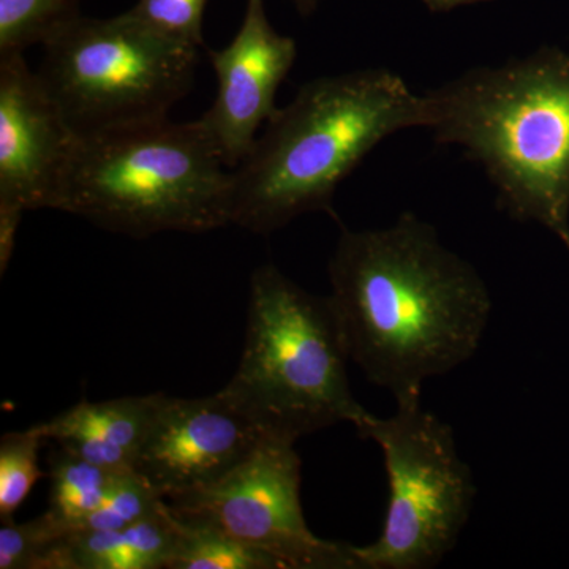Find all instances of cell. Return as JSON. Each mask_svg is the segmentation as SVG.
<instances>
[{
	"label": "cell",
	"instance_id": "16",
	"mask_svg": "<svg viewBox=\"0 0 569 569\" xmlns=\"http://www.w3.org/2000/svg\"><path fill=\"white\" fill-rule=\"evenodd\" d=\"M80 0H0V56L24 54L80 14Z\"/></svg>",
	"mask_w": 569,
	"mask_h": 569
},
{
	"label": "cell",
	"instance_id": "21",
	"mask_svg": "<svg viewBox=\"0 0 569 569\" xmlns=\"http://www.w3.org/2000/svg\"><path fill=\"white\" fill-rule=\"evenodd\" d=\"M425 6L433 11H448L463 6H475V3L490 2V0H422Z\"/></svg>",
	"mask_w": 569,
	"mask_h": 569
},
{
	"label": "cell",
	"instance_id": "20",
	"mask_svg": "<svg viewBox=\"0 0 569 569\" xmlns=\"http://www.w3.org/2000/svg\"><path fill=\"white\" fill-rule=\"evenodd\" d=\"M206 3L208 0H138L129 13L153 31L200 50Z\"/></svg>",
	"mask_w": 569,
	"mask_h": 569
},
{
	"label": "cell",
	"instance_id": "6",
	"mask_svg": "<svg viewBox=\"0 0 569 569\" xmlns=\"http://www.w3.org/2000/svg\"><path fill=\"white\" fill-rule=\"evenodd\" d=\"M39 71L77 137L167 119L189 92L198 48L129 11L74 17L43 41Z\"/></svg>",
	"mask_w": 569,
	"mask_h": 569
},
{
	"label": "cell",
	"instance_id": "17",
	"mask_svg": "<svg viewBox=\"0 0 569 569\" xmlns=\"http://www.w3.org/2000/svg\"><path fill=\"white\" fill-rule=\"evenodd\" d=\"M70 533L50 511L28 522L2 520L0 569H58L63 539Z\"/></svg>",
	"mask_w": 569,
	"mask_h": 569
},
{
	"label": "cell",
	"instance_id": "9",
	"mask_svg": "<svg viewBox=\"0 0 569 569\" xmlns=\"http://www.w3.org/2000/svg\"><path fill=\"white\" fill-rule=\"evenodd\" d=\"M263 437L219 392L193 399L164 395L134 471L171 500L219 482Z\"/></svg>",
	"mask_w": 569,
	"mask_h": 569
},
{
	"label": "cell",
	"instance_id": "19",
	"mask_svg": "<svg viewBox=\"0 0 569 569\" xmlns=\"http://www.w3.org/2000/svg\"><path fill=\"white\" fill-rule=\"evenodd\" d=\"M164 501L167 500L137 471H118L103 503L82 520L74 531L126 529L151 516Z\"/></svg>",
	"mask_w": 569,
	"mask_h": 569
},
{
	"label": "cell",
	"instance_id": "14",
	"mask_svg": "<svg viewBox=\"0 0 569 569\" xmlns=\"http://www.w3.org/2000/svg\"><path fill=\"white\" fill-rule=\"evenodd\" d=\"M176 519L178 541L167 569H283L264 550L246 545L217 527L179 516Z\"/></svg>",
	"mask_w": 569,
	"mask_h": 569
},
{
	"label": "cell",
	"instance_id": "7",
	"mask_svg": "<svg viewBox=\"0 0 569 569\" xmlns=\"http://www.w3.org/2000/svg\"><path fill=\"white\" fill-rule=\"evenodd\" d=\"M355 427L383 452L389 485L380 537L355 548L361 569L436 568L458 545L478 492L455 430L421 399L397 403L388 418L367 411Z\"/></svg>",
	"mask_w": 569,
	"mask_h": 569
},
{
	"label": "cell",
	"instance_id": "10",
	"mask_svg": "<svg viewBox=\"0 0 569 569\" xmlns=\"http://www.w3.org/2000/svg\"><path fill=\"white\" fill-rule=\"evenodd\" d=\"M298 48L272 28L263 0H247L244 20L222 50L209 51L217 77L212 107L198 119L220 159L234 170L276 114V96Z\"/></svg>",
	"mask_w": 569,
	"mask_h": 569
},
{
	"label": "cell",
	"instance_id": "2",
	"mask_svg": "<svg viewBox=\"0 0 569 569\" xmlns=\"http://www.w3.org/2000/svg\"><path fill=\"white\" fill-rule=\"evenodd\" d=\"M429 126V96L387 69L306 82L234 168L231 224L268 236L309 212L337 219V187L367 153L391 134Z\"/></svg>",
	"mask_w": 569,
	"mask_h": 569
},
{
	"label": "cell",
	"instance_id": "5",
	"mask_svg": "<svg viewBox=\"0 0 569 569\" xmlns=\"http://www.w3.org/2000/svg\"><path fill=\"white\" fill-rule=\"evenodd\" d=\"M348 361L329 296L309 293L268 263L250 276L244 350L217 392L264 437L296 445L367 413L351 392Z\"/></svg>",
	"mask_w": 569,
	"mask_h": 569
},
{
	"label": "cell",
	"instance_id": "13",
	"mask_svg": "<svg viewBox=\"0 0 569 569\" xmlns=\"http://www.w3.org/2000/svg\"><path fill=\"white\" fill-rule=\"evenodd\" d=\"M178 541L168 501L121 530H78L66 539L67 569H167Z\"/></svg>",
	"mask_w": 569,
	"mask_h": 569
},
{
	"label": "cell",
	"instance_id": "3",
	"mask_svg": "<svg viewBox=\"0 0 569 569\" xmlns=\"http://www.w3.org/2000/svg\"><path fill=\"white\" fill-rule=\"evenodd\" d=\"M426 93L436 141L466 149L501 211L541 223L569 250V54L477 67Z\"/></svg>",
	"mask_w": 569,
	"mask_h": 569
},
{
	"label": "cell",
	"instance_id": "4",
	"mask_svg": "<svg viewBox=\"0 0 569 569\" xmlns=\"http://www.w3.org/2000/svg\"><path fill=\"white\" fill-rule=\"evenodd\" d=\"M233 170L201 123L170 118L77 137L47 209L148 238L231 224Z\"/></svg>",
	"mask_w": 569,
	"mask_h": 569
},
{
	"label": "cell",
	"instance_id": "18",
	"mask_svg": "<svg viewBox=\"0 0 569 569\" xmlns=\"http://www.w3.org/2000/svg\"><path fill=\"white\" fill-rule=\"evenodd\" d=\"M41 441L44 438L36 426L6 433L0 440V520L13 519L14 512L43 478L39 467Z\"/></svg>",
	"mask_w": 569,
	"mask_h": 569
},
{
	"label": "cell",
	"instance_id": "22",
	"mask_svg": "<svg viewBox=\"0 0 569 569\" xmlns=\"http://www.w3.org/2000/svg\"><path fill=\"white\" fill-rule=\"evenodd\" d=\"M295 3L296 9L301 11L302 14L312 13L317 7L320 6L323 0H291Z\"/></svg>",
	"mask_w": 569,
	"mask_h": 569
},
{
	"label": "cell",
	"instance_id": "1",
	"mask_svg": "<svg viewBox=\"0 0 569 569\" xmlns=\"http://www.w3.org/2000/svg\"><path fill=\"white\" fill-rule=\"evenodd\" d=\"M328 272L350 361L396 403L421 399L427 380L481 347L492 316L488 284L417 213L378 230L342 228Z\"/></svg>",
	"mask_w": 569,
	"mask_h": 569
},
{
	"label": "cell",
	"instance_id": "8",
	"mask_svg": "<svg viewBox=\"0 0 569 569\" xmlns=\"http://www.w3.org/2000/svg\"><path fill=\"white\" fill-rule=\"evenodd\" d=\"M301 466L295 443L263 437L219 482L167 501L179 518L209 523L264 550L283 569H361L356 546L317 537L307 526Z\"/></svg>",
	"mask_w": 569,
	"mask_h": 569
},
{
	"label": "cell",
	"instance_id": "11",
	"mask_svg": "<svg viewBox=\"0 0 569 569\" xmlns=\"http://www.w3.org/2000/svg\"><path fill=\"white\" fill-rule=\"evenodd\" d=\"M74 140L24 54L0 56V204L47 209Z\"/></svg>",
	"mask_w": 569,
	"mask_h": 569
},
{
	"label": "cell",
	"instance_id": "12",
	"mask_svg": "<svg viewBox=\"0 0 569 569\" xmlns=\"http://www.w3.org/2000/svg\"><path fill=\"white\" fill-rule=\"evenodd\" d=\"M163 397L156 392L103 402L81 400L36 429L44 440H54L59 448L97 466L134 470Z\"/></svg>",
	"mask_w": 569,
	"mask_h": 569
},
{
	"label": "cell",
	"instance_id": "15",
	"mask_svg": "<svg viewBox=\"0 0 569 569\" xmlns=\"http://www.w3.org/2000/svg\"><path fill=\"white\" fill-rule=\"evenodd\" d=\"M50 508L54 518L70 531L77 530L82 520L103 503L112 478L110 470L59 448L50 458Z\"/></svg>",
	"mask_w": 569,
	"mask_h": 569
}]
</instances>
